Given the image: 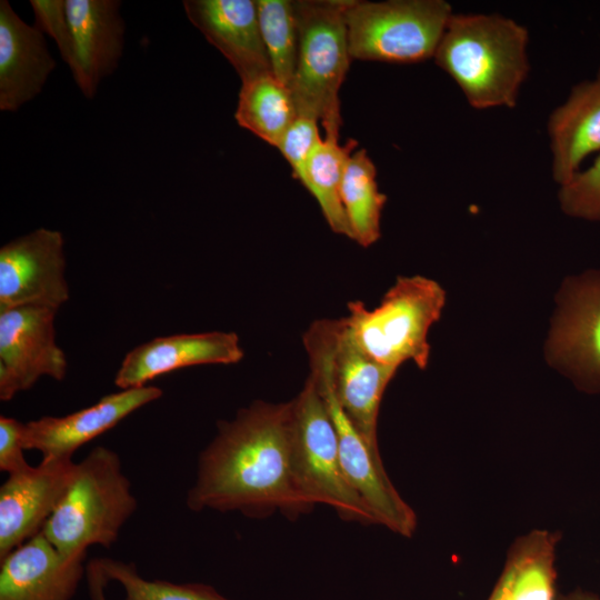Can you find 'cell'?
<instances>
[{"instance_id":"30bf717a","label":"cell","mask_w":600,"mask_h":600,"mask_svg":"<svg viewBox=\"0 0 600 600\" xmlns=\"http://www.w3.org/2000/svg\"><path fill=\"white\" fill-rule=\"evenodd\" d=\"M62 233L38 228L0 249V311L26 306L58 310L69 300Z\"/></svg>"},{"instance_id":"4316f807","label":"cell","mask_w":600,"mask_h":600,"mask_svg":"<svg viewBox=\"0 0 600 600\" xmlns=\"http://www.w3.org/2000/svg\"><path fill=\"white\" fill-rule=\"evenodd\" d=\"M562 211L570 217L600 221V154L584 171H579L559 189Z\"/></svg>"},{"instance_id":"9c48e42d","label":"cell","mask_w":600,"mask_h":600,"mask_svg":"<svg viewBox=\"0 0 600 600\" xmlns=\"http://www.w3.org/2000/svg\"><path fill=\"white\" fill-rule=\"evenodd\" d=\"M57 311L34 306L0 311L1 401L31 389L41 377H66L67 357L56 341Z\"/></svg>"},{"instance_id":"277c9868","label":"cell","mask_w":600,"mask_h":600,"mask_svg":"<svg viewBox=\"0 0 600 600\" xmlns=\"http://www.w3.org/2000/svg\"><path fill=\"white\" fill-rule=\"evenodd\" d=\"M348 1H293L299 49L289 90L297 114L320 120L326 134L339 136L342 124L339 90L351 60L344 19Z\"/></svg>"},{"instance_id":"d4e9b609","label":"cell","mask_w":600,"mask_h":600,"mask_svg":"<svg viewBox=\"0 0 600 600\" xmlns=\"http://www.w3.org/2000/svg\"><path fill=\"white\" fill-rule=\"evenodd\" d=\"M554 540L533 532L519 542L506 569L511 578V600H552Z\"/></svg>"},{"instance_id":"484cf974","label":"cell","mask_w":600,"mask_h":600,"mask_svg":"<svg viewBox=\"0 0 600 600\" xmlns=\"http://www.w3.org/2000/svg\"><path fill=\"white\" fill-rule=\"evenodd\" d=\"M257 8L271 72L289 88L296 72L299 49L293 1L257 0Z\"/></svg>"},{"instance_id":"f546056e","label":"cell","mask_w":600,"mask_h":600,"mask_svg":"<svg viewBox=\"0 0 600 600\" xmlns=\"http://www.w3.org/2000/svg\"><path fill=\"white\" fill-rule=\"evenodd\" d=\"M23 431L24 423L0 416V471L8 476L32 467L24 457Z\"/></svg>"},{"instance_id":"ffe728a7","label":"cell","mask_w":600,"mask_h":600,"mask_svg":"<svg viewBox=\"0 0 600 600\" xmlns=\"http://www.w3.org/2000/svg\"><path fill=\"white\" fill-rule=\"evenodd\" d=\"M552 177L561 187L580 170L582 161L600 151V87L593 80L574 84L567 100L548 120Z\"/></svg>"},{"instance_id":"83f0119b","label":"cell","mask_w":600,"mask_h":600,"mask_svg":"<svg viewBox=\"0 0 600 600\" xmlns=\"http://www.w3.org/2000/svg\"><path fill=\"white\" fill-rule=\"evenodd\" d=\"M321 140L318 120L297 116L277 146L290 164L293 178L299 179L309 157Z\"/></svg>"},{"instance_id":"4fadbf2b","label":"cell","mask_w":600,"mask_h":600,"mask_svg":"<svg viewBox=\"0 0 600 600\" xmlns=\"http://www.w3.org/2000/svg\"><path fill=\"white\" fill-rule=\"evenodd\" d=\"M72 459L41 460L0 487V559L40 533L72 482Z\"/></svg>"},{"instance_id":"d6986e66","label":"cell","mask_w":600,"mask_h":600,"mask_svg":"<svg viewBox=\"0 0 600 600\" xmlns=\"http://www.w3.org/2000/svg\"><path fill=\"white\" fill-rule=\"evenodd\" d=\"M56 61L42 32L0 1V110L17 111L38 96Z\"/></svg>"},{"instance_id":"cb8c5ba5","label":"cell","mask_w":600,"mask_h":600,"mask_svg":"<svg viewBox=\"0 0 600 600\" xmlns=\"http://www.w3.org/2000/svg\"><path fill=\"white\" fill-rule=\"evenodd\" d=\"M90 589L103 590L107 581L118 582L124 590L122 600H231L212 586L204 583H174L143 578L133 563L112 558L92 560L88 567ZM92 600H106L103 593Z\"/></svg>"},{"instance_id":"ac0fdd59","label":"cell","mask_w":600,"mask_h":600,"mask_svg":"<svg viewBox=\"0 0 600 600\" xmlns=\"http://www.w3.org/2000/svg\"><path fill=\"white\" fill-rule=\"evenodd\" d=\"M84 560L63 556L40 532L0 559V600H72Z\"/></svg>"},{"instance_id":"4dcf8cb0","label":"cell","mask_w":600,"mask_h":600,"mask_svg":"<svg viewBox=\"0 0 600 600\" xmlns=\"http://www.w3.org/2000/svg\"><path fill=\"white\" fill-rule=\"evenodd\" d=\"M488 600H511V578L506 568Z\"/></svg>"},{"instance_id":"44dd1931","label":"cell","mask_w":600,"mask_h":600,"mask_svg":"<svg viewBox=\"0 0 600 600\" xmlns=\"http://www.w3.org/2000/svg\"><path fill=\"white\" fill-rule=\"evenodd\" d=\"M241 82L234 112L237 123L277 148L298 116L289 88L272 73Z\"/></svg>"},{"instance_id":"3957f363","label":"cell","mask_w":600,"mask_h":600,"mask_svg":"<svg viewBox=\"0 0 600 600\" xmlns=\"http://www.w3.org/2000/svg\"><path fill=\"white\" fill-rule=\"evenodd\" d=\"M137 507L118 453L96 447L76 463L72 482L41 532L63 556L86 559L90 547L117 542Z\"/></svg>"},{"instance_id":"e0dca14e","label":"cell","mask_w":600,"mask_h":600,"mask_svg":"<svg viewBox=\"0 0 600 600\" xmlns=\"http://www.w3.org/2000/svg\"><path fill=\"white\" fill-rule=\"evenodd\" d=\"M183 8L190 22L224 56L241 81L272 73L257 1L186 0Z\"/></svg>"},{"instance_id":"8fae6325","label":"cell","mask_w":600,"mask_h":600,"mask_svg":"<svg viewBox=\"0 0 600 600\" xmlns=\"http://www.w3.org/2000/svg\"><path fill=\"white\" fill-rule=\"evenodd\" d=\"M552 363L583 389H600V270L570 279L548 343Z\"/></svg>"},{"instance_id":"7a4b0ae2","label":"cell","mask_w":600,"mask_h":600,"mask_svg":"<svg viewBox=\"0 0 600 600\" xmlns=\"http://www.w3.org/2000/svg\"><path fill=\"white\" fill-rule=\"evenodd\" d=\"M528 29L499 13H452L433 56L478 110L514 108L530 64Z\"/></svg>"},{"instance_id":"6da1fadb","label":"cell","mask_w":600,"mask_h":600,"mask_svg":"<svg viewBox=\"0 0 600 600\" xmlns=\"http://www.w3.org/2000/svg\"><path fill=\"white\" fill-rule=\"evenodd\" d=\"M291 401L261 400L220 421L199 454L188 508L239 511L252 518L276 511L289 519L308 513L313 506L299 491L291 470Z\"/></svg>"},{"instance_id":"f1b7e54d","label":"cell","mask_w":600,"mask_h":600,"mask_svg":"<svg viewBox=\"0 0 600 600\" xmlns=\"http://www.w3.org/2000/svg\"><path fill=\"white\" fill-rule=\"evenodd\" d=\"M30 4L36 17L34 27L51 36L63 61L70 67L73 48L66 0H31Z\"/></svg>"},{"instance_id":"9a60e30c","label":"cell","mask_w":600,"mask_h":600,"mask_svg":"<svg viewBox=\"0 0 600 600\" xmlns=\"http://www.w3.org/2000/svg\"><path fill=\"white\" fill-rule=\"evenodd\" d=\"M243 358L234 332L210 331L158 337L130 350L114 377L122 389L147 386L154 378L190 366L231 364Z\"/></svg>"},{"instance_id":"52a82bcc","label":"cell","mask_w":600,"mask_h":600,"mask_svg":"<svg viewBox=\"0 0 600 600\" xmlns=\"http://www.w3.org/2000/svg\"><path fill=\"white\" fill-rule=\"evenodd\" d=\"M291 403L290 461L301 494L313 507L329 506L342 520L376 523L344 474L333 422L310 374Z\"/></svg>"},{"instance_id":"5b68a950","label":"cell","mask_w":600,"mask_h":600,"mask_svg":"<svg viewBox=\"0 0 600 600\" xmlns=\"http://www.w3.org/2000/svg\"><path fill=\"white\" fill-rule=\"evenodd\" d=\"M444 290L422 276L399 277L380 304L368 309L360 300L348 303L344 322L360 348L373 360L398 369L413 361L428 364V332L440 318Z\"/></svg>"},{"instance_id":"7c38bea8","label":"cell","mask_w":600,"mask_h":600,"mask_svg":"<svg viewBox=\"0 0 600 600\" xmlns=\"http://www.w3.org/2000/svg\"><path fill=\"white\" fill-rule=\"evenodd\" d=\"M398 369L369 357L344 319H332L330 378L336 399L367 444L379 452L378 416L383 392Z\"/></svg>"},{"instance_id":"2e32d148","label":"cell","mask_w":600,"mask_h":600,"mask_svg":"<svg viewBox=\"0 0 600 600\" xmlns=\"http://www.w3.org/2000/svg\"><path fill=\"white\" fill-rule=\"evenodd\" d=\"M72 34L70 70L82 94L92 99L100 82L119 66L124 21L118 0H66Z\"/></svg>"},{"instance_id":"5bb4252c","label":"cell","mask_w":600,"mask_h":600,"mask_svg":"<svg viewBox=\"0 0 600 600\" xmlns=\"http://www.w3.org/2000/svg\"><path fill=\"white\" fill-rule=\"evenodd\" d=\"M161 396L162 390L156 386L122 389L67 416L29 421L24 423V449L39 451L41 460L72 459L83 444Z\"/></svg>"},{"instance_id":"1f68e13d","label":"cell","mask_w":600,"mask_h":600,"mask_svg":"<svg viewBox=\"0 0 600 600\" xmlns=\"http://www.w3.org/2000/svg\"><path fill=\"white\" fill-rule=\"evenodd\" d=\"M594 81H596V82L599 84V87H600V68H599V70H598L597 78H596Z\"/></svg>"},{"instance_id":"603a6c76","label":"cell","mask_w":600,"mask_h":600,"mask_svg":"<svg viewBox=\"0 0 600 600\" xmlns=\"http://www.w3.org/2000/svg\"><path fill=\"white\" fill-rule=\"evenodd\" d=\"M377 170L366 149L353 151L344 167L341 200L352 240L370 247L381 236V213L387 202L376 181Z\"/></svg>"},{"instance_id":"7402d4cb","label":"cell","mask_w":600,"mask_h":600,"mask_svg":"<svg viewBox=\"0 0 600 600\" xmlns=\"http://www.w3.org/2000/svg\"><path fill=\"white\" fill-rule=\"evenodd\" d=\"M338 138L326 134L309 157L298 181L314 197L330 229L352 239L341 200V184L346 162L358 142L349 139L344 146H340Z\"/></svg>"},{"instance_id":"8992f818","label":"cell","mask_w":600,"mask_h":600,"mask_svg":"<svg viewBox=\"0 0 600 600\" xmlns=\"http://www.w3.org/2000/svg\"><path fill=\"white\" fill-rule=\"evenodd\" d=\"M303 344L309 358V374L323 398L337 432L340 460L348 481L370 510L376 524L403 537L412 536L417 526L416 513L390 481L380 452L367 444L333 393L330 319L313 322L304 333Z\"/></svg>"},{"instance_id":"ba28073f","label":"cell","mask_w":600,"mask_h":600,"mask_svg":"<svg viewBox=\"0 0 600 600\" xmlns=\"http://www.w3.org/2000/svg\"><path fill=\"white\" fill-rule=\"evenodd\" d=\"M444 0H349L344 19L351 59L418 63L433 58L452 14Z\"/></svg>"}]
</instances>
